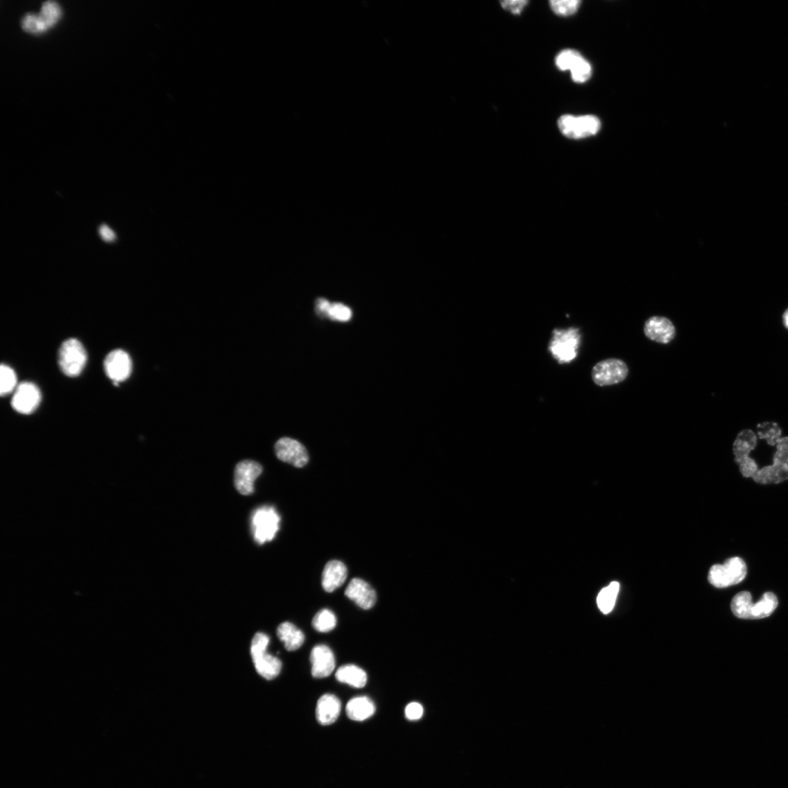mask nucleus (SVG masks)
Segmentation results:
<instances>
[{"instance_id":"obj_1","label":"nucleus","mask_w":788,"mask_h":788,"mask_svg":"<svg viewBox=\"0 0 788 788\" xmlns=\"http://www.w3.org/2000/svg\"><path fill=\"white\" fill-rule=\"evenodd\" d=\"M778 597L772 592H766L757 603H753L748 591H741L730 603L734 615L744 620H757L769 617L778 607Z\"/></svg>"},{"instance_id":"obj_2","label":"nucleus","mask_w":788,"mask_h":788,"mask_svg":"<svg viewBox=\"0 0 788 788\" xmlns=\"http://www.w3.org/2000/svg\"><path fill=\"white\" fill-rule=\"evenodd\" d=\"M581 335L579 328L554 330L549 343V351L560 364L569 363L579 355Z\"/></svg>"},{"instance_id":"obj_3","label":"nucleus","mask_w":788,"mask_h":788,"mask_svg":"<svg viewBox=\"0 0 788 788\" xmlns=\"http://www.w3.org/2000/svg\"><path fill=\"white\" fill-rule=\"evenodd\" d=\"M773 464L763 468L753 476L759 484H779L788 479V438H782L777 444Z\"/></svg>"},{"instance_id":"obj_4","label":"nucleus","mask_w":788,"mask_h":788,"mask_svg":"<svg viewBox=\"0 0 788 788\" xmlns=\"http://www.w3.org/2000/svg\"><path fill=\"white\" fill-rule=\"evenodd\" d=\"M748 574V567L739 557L728 558L723 565H715L709 572L708 581L717 588H725L742 583Z\"/></svg>"},{"instance_id":"obj_5","label":"nucleus","mask_w":788,"mask_h":788,"mask_svg":"<svg viewBox=\"0 0 788 788\" xmlns=\"http://www.w3.org/2000/svg\"><path fill=\"white\" fill-rule=\"evenodd\" d=\"M280 517L273 506H264L253 512L251 529L259 545L271 542L280 529Z\"/></svg>"},{"instance_id":"obj_6","label":"nucleus","mask_w":788,"mask_h":788,"mask_svg":"<svg viewBox=\"0 0 788 788\" xmlns=\"http://www.w3.org/2000/svg\"><path fill=\"white\" fill-rule=\"evenodd\" d=\"M87 361L86 349L79 341L71 339L62 343L59 352V365L65 375L69 377L80 375Z\"/></svg>"},{"instance_id":"obj_7","label":"nucleus","mask_w":788,"mask_h":788,"mask_svg":"<svg viewBox=\"0 0 788 788\" xmlns=\"http://www.w3.org/2000/svg\"><path fill=\"white\" fill-rule=\"evenodd\" d=\"M757 442L756 434L750 429L739 432L735 441L733 452L735 461L739 464L740 472L744 477H753L759 470L755 460L750 457L751 453L756 447Z\"/></svg>"},{"instance_id":"obj_8","label":"nucleus","mask_w":788,"mask_h":788,"mask_svg":"<svg viewBox=\"0 0 788 788\" xmlns=\"http://www.w3.org/2000/svg\"><path fill=\"white\" fill-rule=\"evenodd\" d=\"M628 372L625 361L618 359H608L602 360L594 366L591 372V377L598 386H610L624 382Z\"/></svg>"},{"instance_id":"obj_9","label":"nucleus","mask_w":788,"mask_h":788,"mask_svg":"<svg viewBox=\"0 0 788 788\" xmlns=\"http://www.w3.org/2000/svg\"><path fill=\"white\" fill-rule=\"evenodd\" d=\"M558 125L563 135L574 139L595 135L601 128V121L594 116L565 115L560 117Z\"/></svg>"},{"instance_id":"obj_10","label":"nucleus","mask_w":788,"mask_h":788,"mask_svg":"<svg viewBox=\"0 0 788 788\" xmlns=\"http://www.w3.org/2000/svg\"><path fill=\"white\" fill-rule=\"evenodd\" d=\"M262 472L261 464L257 461L245 460L238 463L234 470V486L237 490L243 496L253 494L255 483Z\"/></svg>"},{"instance_id":"obj_11","label":"nucleus","mask_w":788,"mask_h":788,"mask_svg":"<svg viewBox=\"0 0 788 788\" xmlns=\"http://www.w3.org/2000/svg\"><path fill=\"white\" fill-rule=\"evenodd\" d=\"M275 452L279 460L302 468L309 461V456L305 446L298 440L283 438L275 445Z\"/></svg>"},{"instance_id":"obj_12","label":"nucleus","mask_w":788,"mask_h":788,"mask_svg":"<svg viewBox=\"0 0 788 788\" xmlns=\"http://www.w3.org/2000/svg\"><path fill=\"white\" fill-rule=\"evenodd\" d=\"M41 401V393L38 387L30 382L19 384L13 393L11 405L17 412L29 415L38 407Z\"/></svg>"},{"instance_id":"obj_13","label":"nucleus","mask_w":788,"mask_h":788,"mask_svg":"<svg viewBox=\"0 0 788 788\" xmlns=\"http://www.w3.org/2000/svg\"><path fill=\"white\" fill-rule=\"evenodd\" d=\"M104 368L108 377L114 383L126 381L132 370V362L130 355L123 350L110 352L104 361Z\"/></svg>"},{"instance_id":"obj_14","label":"nucleus","mask_w":788,"mask_h":788,"mask_svg":"<svg viewBox=\"0 0 788 788\" xmlns=\"http://www.w3.org/2000/svg\"><path fill=\"white\" fill-rule=\"evenodd\" d=\"M644 333L650 341L666 345L674 339L677 332L669 318L664 316H653L645 321Z\"/></svg>"},{"instance_id":"obj_15","label":"nucleus","mask_w":788,"mask_h":788,"mask_svg":"<svg viewBox=\"0 0 788 788\" xmlns=\"http://www.w3.org/2000/svg\"><path fill=\"white\" fill-rule=\"evenodd\" d=\"M345 594L363 610L372 608L377 601L375 590L367 582L359 579H354L350 581Z\"/></svg>"},{"instance_id":"obj_16","label":"nucleus","mask_w":788,"mask_h":788,"mask_svg":"<svg viewBox=\"0 0 788 788\" xmlns=\"http://www.w3.org/2000/svg\"><path fill=\"white\" fill-rule=\"evenodd\" d=\"M312 675L315 678H325L332 674L335 665V657L329 646L319 644L314 647L311 654Z\"/></svg>"},{"instance_id":"obj_17","label":"nucleus","mask_w":788,"mask_h":788,"mask_svg":"<svg viewBox=\"0 0 788 788\" xmlns=\"http://www.w3.org/2000/svg\"><path fill=\"white\" fill-rule=\"evenodd\" d=\"M341 702L339 698L333 694H325L318 701L316 707V719L323 726L334 723L341 714Z\"/></svg>"},{"instance_id":"obj_18","label":"nucleus","mask_w":788,"mask_h":788,"mask_svg":"<svg viewBox=\"0 0 788 788\" xmlns=\"http://www.w3.org/2000/svg\"><path fill=\"white\" fill-rule=\"evenodd\" d=\"M347 576L348 569L343 562L337 560H330L323 572V588L327 592L332 593L344 584Z\"/></svg>"},{"instance_id":"obj_19","label":"nucleus","mask_w":788,"mask_h":788,"mask_svg":"<svg viewBox=\"0 0 788 788\" xmlns=\"http://www.w3.org/2000/svg\"><path fill=\"white\" fill-rule=\"evenodd\" d=\"M375 705L368 696H358L350 699L346 706V713L350 720L361 722L368 720L375 712Z\"/></svg>"},{"instance_id":"obj_20","label":"nucleus","mask_w":788,"mask_h":788,"mask_svg":"<svg viewBox=\"0 0 788 788\" xmlns=\"http://www.w3.org/2000/svg\"><path fill=\"white\" fill-rule=\"evenodd\" d=\"M277 635L289 651L298 650L303 644L305 639L304 633L289 622L281 624L277 629Z\"/></svg>"},{"instance_id":"obj_21","label":"nucleus","mask_w":788,"mask_h":788,"mask_svg":"<svg viewBox=\"0 0 788 788\" xmlns=\"http://www.w3.org/2000/svg\"><path fill=\"white\" fill-rule=\"evenodd\" d=\"M336 679L356 688L363 687L368 682V674L360 667L348 665L342 666L336 671Z\"/></svg>"},{"instance_id":"obj_22","label":"nucleus","mask_w":788,"mask_h":788,"mask_svg":"<svg viewBox=\"0 0 788 788\" xmlns=\"http://www.w3.org/2000/svg\"><path fill=\"white\" fill-rule=\"evenodd\" d=\"M252 662L261 676L268 680L277 678L282 669L280 660L267 652L252 659Z\"/></svg>"},{"instance_id":"obj_23","label":"nucleus","mask_w":788,"mask_h":788,"mask_svg":"<svg viewBox=\"0 0 788 788\" xmlns=\"http://www.w3.org/2000/svg\"><path fill=\"white\" fill-rule=\"evenodd\" d=\"M620 588V583L613 582L600 591L597 604L602 613L607 615L613 610Z\"/></svg>"},{"instance_id":"obj_24","label":"nucleus","mask_w":788,"mask_h":788,"mask_svg":"<svg viewBox=\"0 0 788 788\" xmlns=\"http://www.w3.org/2000/svg\"><path fill=\"white\" fill-rule=\"evenodd\" d=\"M757 434L759 439L766 440L771 446H776L782 438V429L775 422H765L757 427Z\"/></svg>"},{"instance_id":"obj_25","label":"nucleus","mask_w":788,"mask_h":788,"mask_svg":"<svg viewBox=\"0 0 788 788\" xmlns=\"http://www.w3.org/2000/svg\"><path fill=\"white\" fill-rule=\"evenodd\" d=\"M0 394L2 397L8 395L17 388V377L15 372L8 365L2 364L0 368Z\"/></svg>"},{"instance_id":"obj_26","label":"nucleus","mask_w":788,"mask_h":788,"mask_svg":"<svg viewBox=\"0 0 788 788\" xmlns=\"http://www.w3.org/2000/svg\"><path fill=\"white\" fill-rule=\"evenodd\" d=\"M336 623L334 613L328 609H323L315 615L312 624L316 631L327 633L332 631L336 627Z\"/></svg>"},{"instance_id":"obj_27","label":"nucleus","mask_w":788,"mask_h":788,"mask_svg":"<svg viewBox=\"0 0 788 788\" xmlns=\"http://www.w3.org/2000/svg\"><path fill=\"white\" fill-rule=\"evenodd\" d=\"M61 14L62 10L60 5L50 0V1H46L42 5L39 15L49 28L59 21Z\"/></svg>"},{"instance_id":"obj_28","label":"nucleus","mask_w":788,"mask_h":788,"mask_svg":"<svg viewBox=\"0 0 788 788\" xmlns=\"http://www.w3.org/2000/svg\"><path fill=\"white\" fill-rule=\"evenodd\" d=\"M582 58L583 56L579 51L567 49L560 52L556 56V65L560 70L566 71L571 70Z\"/></svg>"},{"instance_id":"obj_29","label":"nucleus","mask_w":788,"mask_h":788,"mask_svg":"<svg viewBox=\"0 0 788 788\" xmlns=\"http://www.w3.org/2000/svg\"><path fill=\"white\" fill-rule=\"evenodd\" d=\"M21 24L23 30L34 34H40L49 29L39 14L33 12L26 14L22 19Z\"/></svg>"},{"instance_id":"obj_30","label":"nucleus","mask_w":788,"mask_h":788,"mask_svg":"<svg viewBox=\"0 0 788 788\" xmlns=\"http://www.w3.org/2000/svg\"><path fill=\"white\" fill-rule=\"evenodd\" d=\"M581 3L580 0H553L550 2L553 11L562 17L573 15L579 10Z\"/></svg>"},{"instance_id":"obj_31","label":"nucleus","mask_w":788,"mask_h":788,"mask_svg":"<svg viewBox=\"0 0 788 788\" xmlns=\"http://www.w3.org/2000/svg\"><path fill=\"white\" fill-rule=\"evenodd\" d=\"M572 80L576 83H585L592 74V68L583 58L570 70Z\"/></svg>"},{"instance_id":"obj_32","label":"nucleus","mask_w":788,"mask_h":788,"mask_svg":"<svg viewBox=\"0 0 788 788\" xmlns=\"http://www.w3.org/2000/svg\"><path fill=\"white\" fill-rule=\"evenodd\" d=\"M270 644V637L264 633H257L251 642L250 653L252 659H255L266 653L267 647Z\"/></svg>"},{"instance_id":"obj_33","label":"nucleus","mask_w":788,"mask_h":788,"mask_svg":"<svg viewBox=\"0 0 788 788\" xmlns=\"http://www.w3.org/2000/svg\"><path fill=\"white\" fill-rule=\"evenodd\" d=\"M327 318L335 321L347 322L352 318V311L342 303H332Z\"/></svg>"},{"instance_id":"obj_34","label":"nucleus","mask_w":788,"mask_h":788,"mask_svg":"<svg viewBox=\"0 0 788 788\" xmlns=\"http://www.w3.org/2000/svg\"><path fill=\"white\" fill-rule=\"evenodd\" d=\"M424 708L419 703L412 702L406 707L405 716L409 721H418L423 716Z\"/></svg>"},{"instance_id":"obj_35","label":"nucleus","mask_w":788,"mask_h":788,"mask_svg":"<svg viewBox=\"0 0 788 788\" xmlns=\"http://www.w3.org/2000/svg\"><path fill=\"white\" fill-rule=\"evenodd\" d=\"M528 3L526 0H506L501 2V5L504 9L517 15L523 11Z\"/></svg>"},{"instance_id":"obj_36","label":"nucleus","mask_w":788,"mask_h":788,"mask_svg":"<svg viewBox=\"0 0 788 788\" xmlns=\"http://www.w3.org/2000/svg\"><path fill=\"white\" fill-rule=\"evenodd\" d=\"M332 303L325 298H319L316 302V311L322 318H327Z\"/></svg>"},{"instance_id":"obj_37","label":"nucleus","mask_w":788,"mask_h":788,"mask_svg":"<svg viewBox=\"0 0 788 788\" xmlns=\"http://www.w3.org/2000/svg\"><path fill=\"white\" fill-rule=\"evenodd\" d=\"M100 234L105 242H112L116 240V234L107 225L103 224L100 228Z\"/></svg>"},{"instance_id":"obj_38","label":"nucleus","mask_w":788,"mask_h":788,"mask_svg":"<svg viewBox=\"0 0 788 788\" xmlns=\"http://www.w3.org/2000/svg\"><path fill=\"white\" fill-rule=\"evenodd\" d=\"M783 323L785 327L788 329V309L783 314Z\"/></svg>"}]
</instances>
